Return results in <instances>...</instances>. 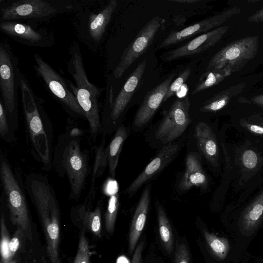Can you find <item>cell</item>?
Masks as SVG:
<instances>
[{"mask_svg":"<svg viewBox=\"0 0 263 263\" xmlns=\"http://www.w3.org/2000/svg\"><path fill=\"white\" fill-rule=\"evenodd\" d=\"M20 88L29 148L34 158L43 165V169L49 171L52 162V125L42 99L35 94L23 75Z\"/></svg>","mask_w":263,"mask_h":263,"instance_id":"cell-1","label":"cell"},{"mask_svg":"<svg viewBox=\"0 0 263 263\" xmlns=\"http://www.w3.org/2000/svg\"><path fill=\"white\" fill-rule=\"evenodd\" d=\"M62 134L52 156V167L61 178L66 175L70 186L69 198L78 200L85 188L87 178L91 173L89 152L82 150L78 129Z\"/></svg>","mask_w":263,"mask_h":263,"instance_id":"cell-2","label":"cell"},{"mask_svg":"<svg viewBox=\"0 0 263 263\" xmlns=\"http://www.w3.org/2000/svg\"><path fill=\"white\" fill-rule=\"evenodd\" d=\"M69 54L67 70L75 82L74 85L70 81V87L84 112L85 118L89 123L91 136L95 141L102 132L99 98L103 89L88 81L79 44L74 43L71 46Z\"/></svg>","mask_w":263,"mask_h":263,"instance_id":"cell-3","label":"cell"},{"mask_svg":"<svg viewBox=\"0 0 263 263\" xmlns=\"http://www.w3.org/2000/svg\"><path fill=\"white\" fill-rule=\"evenodd\" d=\"M2 185L12 223L24 232L26 238L32 240L29 208L25 186L20 175L14 173L2 154L0 157Z\"/></svg>","mask_w":263,"mask_h":263,"instance_id":"cell-4","label":"cell"},{"mask_svg":"<svg viewBox=\"0 0 263 263\" xmlns=\"http://www.w3.org/2000/svg\"><path fill=\"white\" fill-rule=\"evenodd\" d=\"M78 5L70 1L19 0L1 7V21H45L60 13L78 9Z\"/></svg>","mask_w":263,"mask_h":263,"instance_id":"cell-5","label":"cell"},{"mask_svg":"<svg viewBox=\"0 0 263 263\" xmlns=\"http://www.w3.org/2000/svg\"><path fill=\"white\" fill-rule=\"evenodd\" d=\"M258 36L236 40L222 48L210 59L206 70L226 67L232 73L240 70L256 56L259 47Z\"/></svg>","mask_w":263,"mask_h":263,"instance_id":"cell-6","label":"cell"},{"mask_svg":"<svg viewBox=\"0 0 263 263\" xmlns=\"http://www.w3.org/2000/svg\"><path fill=\"white\" fill-rule=\"evenodd\" d=\"M17 58L9 45L0 44V87L1 98L6 110L10 115L17 111V91L20 88L22 76Z\"/></svg>","mask_w":263,"mask_h":263,"instance_id":"cell-7","label":"cell"},{"mask_svg":"<svg viewBox=\"0 0 263 263\" xmlns=\"http://www.w3.org/2000/svg\"><path fill=\"white\" fill-rule=\"evenodd\" d=\"M34 69L52 95L74 116L85 117L70 87V81L64 79L37 53L34 54Z\"/></svg>","mask_w":263,"mask_h":263,"instance_id":"cell-8","label":"cell"},{"mask_svg":"<svg viewBox=\"0 0 263 263\" xmlns=\"http://www.w3.org/2000/svg\"><path fill=\"white\" fill-rule=\"evenodd\" d=\"M164 22V19L156 16L141 28L125 49L115 67L113 75L116 79H120L132 64L145 52Z\"/></svg>","mask_w":263,"mask_h":263,"instance_id":"cell-9","label":"cell"},{"mask_svg":"<svg viewBox=\"0 0 263 263\" xmlns=\"http://www.w3.org/2000/svg\"><path fill=\"white\" fill-rule=\"evenodd\" d=\"M189 97L177 99L170 106L155 133L157 139L168 144L180 136L191 122Z\"/></svg>","mask_w":263,"mask_h":263,"instance_id":"cell-10","label":"cell"},{"mask_svg":"<svg viewBox=\"0 0 263 263\" xmlns=\"http://www.w3.org/2000/svg\"><path fill=\"white\" fill-rule=\"evenodd\" d=\"M0 28L10 37L26 46L47 47L54 44L53 33L46 28L37 27L36 22L1 21Z\"/></svg>","mask_w":263,"mask_h":263,"instance_id":"cell-11","label":"cell"},{"mask_svg":"<svg viewBox=\"0 0 263 263\" xmlns=\"http://www.w3.org/2000/svg\"><path fill=\"white\" fill-rule=\"evenodd\" d=\"M117 6V1L111 0L98 13L85 11L80 13L78 30L83 40L90 45H98Z\"/></svg>","mask_w":263,"mask_h":263,"instance_id":"cell-12","label":"cell"},{"mask_svg":"<svg viewBox=\"0 0 263 263\" xmlns=\"http://www.w3.org/2000/svg\"><path fill=\"white\" fill-rule=\"evenodd\" d=\"M240 11L238 7H230L182 30L172 31L157 45L156 49H160L168 47L192 37L196 34L204 33L212 29L218 28L232 16L239 13Z\"/></svg>","mask_w":263,"mask_h":263,"instance_id":"cell-13","label":"cell"},{"mask_svg":"<svg viewBox=\"0 0 263 263\" xmlns=\"http://www.w3.org/2000/svg\"><path fill=\"white\" fill-rule=\"evenodd\" d=\"M180 148L181 145L175 142L164 145L155 157L128 187L126 193L128 196L134 195L143 184L161 172L175 159Z\"/></svg>","mask_w":263,"mask_h":263,"instance_id":"cell-14","label":"cell"},{"mask_svg":"<svg viewBox=\"0 0 263 263\" xmlns=\"http://www.w3.org/2000/svg\"><path fill=\"white\" fill-rule=\"evenodd\" d=\"M223 26L202 33L183 45L164 53L161 57L164 61H172L203 51L215 45L229 29Z\"/></svg>","mask_w":263,"mask_h":263,"instance_id":"cell-15","label":"cell"},{"mask_svg":"<svg viewBox=\"0 0 263 263\" xmlns=\"http://www.w3.org/2000/svg\"><path fill=\"white\" fill-rule=\"evenodd\" d=\"M146 61L143 60L131 73L118 95L114 99H109V113L107 121L115 124L119 119L134 95L143 76Z\"/></svg>","mask_w":263,"mask_h":263,"instance_id":"cell-16","label":"cell"},{"mask_svg":"<svg viewBox=\"0 0 263 263\" xmlns=\"http://www.w3.org/2000/svg\"><path fill=\"white\" fill-rule=\"evenodd\" d=\"M174 77V74L170 75L163 82L147 92L136 114L133 126L140 128L149 122L161 104L163 102L167 89Z\"/></svg>","mask_w":263,"mask_h":263,"instance_id":"cell-17","label":"cell"},{"mask_svg":"<svg viewBox=\"0 0 263 263\" xmlns=\"http://www.w3.org/2000/svg\"><path fill=\"white\" fill-rule=\"evenodd\" d=\"M44 229L47 241V251L51 263H60L59 243L60 239L59 207L56 201L49 211L38 213Z\"/></svg>","mask_w":263,"mask_h":263,"instance_id":"cell-18","label":"cell"},{"mask_svg":"<svg viewBox=\"0 0 263 263\" xmlns=\"http://www.w3.org/2000/svg\"><path fill=\"white\" fill-rule=\"evenodd\" d=\"M96 193L95 185H90L84 202L74 207L72 212L93 235L100 237L102 227V203L100 200H98L94 210L91 211V205L95 201Z\"/></svg>","mask_w":263,"mask_h":263,"instance_id":"cell-19","label":"cell"},{"mask_svg":"<svg viewBox=\"0 0 263 263\" xmlns=\"http://www.w3.org/2000/svg\"><path fill=\"white\" fill-rule=\"evenodd\" d=\"M151 200V185L143 191L136 206L129 232L128 252L134 251L145 226Z\"/></svg>","mask_w":263,"mask_h":263,"instance_id":"cell-20","label":"cell"},{"mask_svg":"<svg viewBox=\"0 0 263 263\" xmlns=\"http://www.w3.org/2000/svg\"><path fill=\"white\" fill-rule=\"evenodd\" d=\"M208 185V178L202 167L199 155L195 153L189 154L185 170L179 182V189L186 191L193 186L205 189Z\"/></svg>","mask_w":263,"mask_h":263,"instance_id":"cell-21","label":"cell"},{"mask_svg":"<svg viewBox=\"0 0 263 263\" xmlns=\"http://www.w3.org/2000/svg\"><path fill=\"white\" fill-rule=\"evenodd\" d=\"M195 136L199 151L213 166L218 164L219 151L217 141L212 128L201 122L196 124Z\"/></svg>","mask_w":263,"mask_h":263,"instance_id":"cell-22","label":"cell"},{"mask_svg":"<svg viewBox=\"0 0 263 263\" xmlns=\"http://www.w3.org/2000/svg\"><path fill=\"white\" fill-rule=\"evenodd\" d=\"M263 220V191L245 209L239 221V228L242 235H251Z\"/></svg>","mask_w":263,"mask_h":263,"instance_id":"cell-23","label":"cell"},{"mask_svg":"<svg viewBox=\"0 0 263 263\" xmlns=\"http://www.w3.org/2000/svg\"><path fill=\"white\" fill-rule=\"evenodd\" d=\"M245 86L246 83L242 82L222 90L205 101L200 110L202 112H214L222 109L233 97L243 90Z\"/></svg>","mask_w":263,"mask_h":263,"instance_id":"cell-24","label":"cell"},{"mask_svg":"<svg viewBox=\"0 0 263 263\" xmlns=\"http://www.w3.org/2000/svg\"><path fill=\"white\" fill-rule=\"evenodd\" d=\"M105 191L109 196L105 214V227L107 231L109 233H111L114 230L119 206V195L117 182L114 180L108 181L106 185Z\"/></svg>","mask_w":263,"mask_h":263,"instance_id":"cell-25","label":"cell"},{"mask_svg":"<svg viewBox=\"0 0 263 263\" xmlns=\"http://www.w3.org/2000/svg\"><path fill=\"white\" fill-rule=\"evenodd\" d=\"M127 136L126 128L123 126H121L118 128L113 138L107 146L109 174L112 178L115 176L119 156Z\"/></svg>","mask_w":263,"mask_h":263,"instance_id":"cell-26","label":"cell"},{"mask_svg":"<svg viewBox=\"0 0 263 263\" xmlns=\"http://www.w3.org/2000/svg\"><path fill=\"white\" fill-rule=\"evenodd\" d=\"M232 73L231 70L226 67L206 70L200 77L192 94L195 95L216 85Z\"/></svg>","mask_w":263,"mask_h":263,"instance_id":"cell-27","label":"cell"},{"mask_svg":"<svg viewBox=\"0 0 263 263\" xmlns=\"http://www.w3.org/2000/svg\"><path fill=\"white\" fill-rule=\"evenodd\" d=\"M159 231L161 241L165 250L171 254L174 247V237L171 226L162 206L156 203Z\"/></svg>","mask_w":263,"mask_h":263,"instance_id":"cell-28","label":"cell"},{"mask_svg":"<svg viewBox=\"0 0 263 263\" xmlns=\"http://www.w3.org/2000/svg\"><path fill=\"white\" fill-rule=\"evenodd\" d=\"M203 234L206 244L212 254L218 260L224 259L230 250V246L228 240L203 230Z\"/></svg>","mask_w":263,"mask_h":263,"instance_id":"cell-29","label":"cell"},{"mask_svg":"<svg viewBox=\"0 0 263 263\" xmlns=\"http://www.w3.org/2000/svg\"><path fill=\"white\" fill-rule=\"evenodd\" d=\"M105 143L104 136L100 144L95 147V161L91 172L90 185H95L96 179L102 175L108 165L107 146H105Z\"/></svg>","mask_w":263,"mask_h":263,"instance_id":"cell-30","label":"cell"},{"mask_svg":"<svg viewBox=\"0 0 263 263\" xmlns=\"http://www.w3.org/2000/svg\"><path fill=\"white\" fill-rule=\"evenodd\" d=\"M89 244L84 232L81 235L73 263H90Z\"/></svg>","mask_w":263,"mask_h":263,"instance_id":"cell-31","label":"cell"},{"mask_svg":"<svg viewBox=\"0 0 263 263\" xmlns=\"http://www.w3.org/2000/svg\"><path fill=\"white\" fill-rule=\"evenodd\" d=\"M191 74V69L189 67L185 68L180 75L172 82L165 96L163 102L167 100L178 92L182 85L186 81Z\"/></svg>","mask_w":263,"mask_h":263,"instance_id":"cell-32","label":"cell"},{"mask_svg":"<svg viewBox=\"0 0 263 263\" xmlns=\"http://www.w3.org/2000/svg\"><path fill=\"white\" fill-rule=\"evenodd\" d=\"M1 254L2 260H10L8 257V246L10 241L8 231L6 226L4 214L1 218Z\"/></svg>","mask_w":263,"mask_h":263,"instance_id":"cell-33","label":"cell"},{"mask_svg":"<svg viewBox=\"0 0 263 263\" xmlns=\"http://www.w3.org/2000/svg\"><path fill=\"white\" fill-rule=\"evenodd\" d=\"M25 237H26L23 229L17 228V230L9 243L8 257L9 259H12L13 256L20 248L23 239Z\"/></svg>","mask_w":263,"mask_h":263,"instance_id":"cell-34","label":"cell"},{"mask_svg":"<svg viewBox=\"0 0 263 263\" xmlns=\"http://www.w3.org/2000/svg\"><path fill=\"white\" fill-rule=\"evenodd\" d=\"M7 112L3 100L0 99V135L2 139L7 140L9 132Z\"/></svg>","mask_w":263,"mask_h":263,"instance_id":"cell-35","label":"cell"},{"mask_svg":"<svg viewBox=\"0 0 263 263\" xmlns=\"http://www.w3.org/2000/svg\"><path fill=\"white\" fill-rule=\"evenodd\" d=\"M241 160L245 167L249 170H252L257 166L258 157L254 151L247 149L242 154Z\"/></svg>","mask_w":263,"mask_h":263,"instance_id":"cell-36","label":"cell"},{"mask_svg":"<svg viewBox=\"0 0 263 263\" xmlns=\"http://www.w3.org/2000/svg\"><path fill=\"white\" fill-rule=\"evenodd\" d=\"M190 253L185 244L178 245L176 249L174 263H190Z\"/></svg>","mask_w":263,"mask_h":263,"instance_id":"cell-37","label":"cell"},{"mask_svg":"<svg viewBox=\"0 0 263 263\" xmlns=\"http://www.w3.org/2000/svg\"><path fill=\"white\" fill-rule=\"evenodd\" d=\"M144 242L141 241L136 246L132 257L131 263H141L142 254L144 247Z\"/></svg>","mask_w":263,"mask_h":263,"instance_id":"cell-38","label":"cell"},{"mask_svg":"<svg viewBox=\"0 0 263 263\" xmlns=\"http://www.w3.org/2000/svg\"><path fill=\"white\" fill-rule=\"evenodd\" d=\"M241 124L252 133L263 135V126L242 121Z\"/></svg>","mask_w":263,"mask_h":263,"instance_id":"cell-39","label":"cell"},{"mask_svg":"<svg viewBox=\"0 0 263 263\" xmlns=\"http://www.w3.org/2000/svg\"><path fill=\"white\" fill-rule=\"evenodd\" d=\"M248 21L249 22L251 23H263V7L250 16L248 18Z\"/></svg>","mask_w":263,"mask_h":263,"instance_id":"cell-40","label":"cell"},{"mask_svg":"<svg viewBox=\"0 0 263 263\" xmlns=\"http://www.w3.org/2000/svg\"><path fill=\"white\" fill-rule=\"evenodd\" d=\"M251 101L254 104L263 108V94L254 96L251 99Z\"/></svg>","mask_w":263,"mask_h":263,"instance_id":"cell-41","label":"cell"},{"mask_svg":"<svg viewBox=\"0 0 263 263\" xmlns=\"http://www.w3.org/2000/svg\"><path fill=\"white\" fill-rule=\"evenodd\" d=\"M170 1L181 4H192L198 2L200 0H171Z\"/></svg>","mask_w":263,"mask_h":263,"instance_id":"cell-42","label":"cell"},{"mask_svg":"<svg viewBox=\"0 0 263 263\" xmlns=\"http://www.w3.org/2000/svg\"><path fill=\"white\" fill-rule=\"evenodd\" d=\"M0 263H16L15 261L11 259V260H1Z\"/></svg>","mask_w":263,"mask_h":263,"instance_id":"cell-43","label":"cell"}]
</instances>
